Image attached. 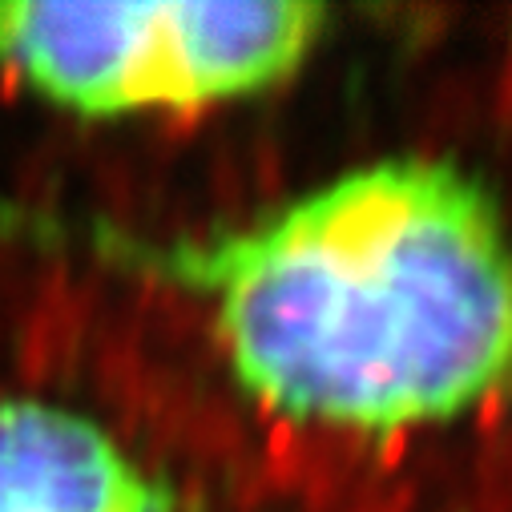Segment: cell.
Masks as SVG:
<instances>
[{
	"mask_svg": "<svg viewBox=\"0 0 512 512\" xmlns=\"http://www.w3.org/2000/svg\"><path fill=\"white\" fill-rule=\"evenodd\" d=\"M89 246L206 295L242 392L287 420L383 436L512 392V238L452 162H375L202 242Z\"/></svg>",
	"mask_w": 512,
	"mask_h": 512,
	"instance_id": "6da1fadb",
	"label": "cell"
},
{
	"mask_svg": "<svg viewBox=\"0 0 512 512\" xmlns=\"http://www.w3.org/2000/svg\"><path fill=\"white\" fill-rule=\"evenodd\" d=\"M0 512H174V488L93 420L0 396Z\"/></svg>",
	"mask_w": 512,
	"mask_h": 512,
	"instance_id": "3957f363",
	"label": "cell"
},
{
	"mask_svg": "<svg viewBox=\"0 0 512 512\" xmlns=\"http://www.w3.org/2000/svg\"><path fill=\"white\" fill-rule=\"evenodd\" d=\"M307 0L0 5V65L85 117L202 109L287 81L323 37Z\"/></svg>",
	"mask_w": 512,
	"mask_h": 512,
	"instance_id": "7a4b0ae2",
	"label": "cell"
}]
</instances>
